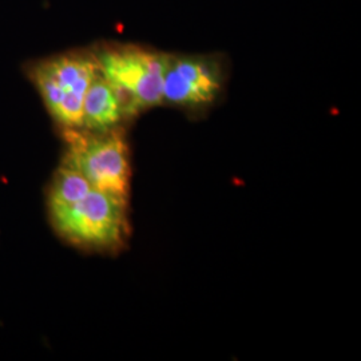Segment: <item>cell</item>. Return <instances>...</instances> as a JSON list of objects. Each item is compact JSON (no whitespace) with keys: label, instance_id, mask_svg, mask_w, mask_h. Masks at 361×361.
<instances>
[{"label":"cell","instance_id":"1","mask_svg":"<svg viewBox=\"0 0 361 361\" xmlns=\"http://www.w3.org/2000/svg\"><path fill=\"white\" fill-rule=\"evenodd\" d=\"M47 212L56 234L80 249L116 250L129 234L128 198L95 188L75 202Z\"/></svg>","mask_w":361,"mask_h":361},{"label":"cell","instance_id":"2","mask_svg":"<svg viewBox=\"0 0 361 361\" xmlns=\"http://www.w3.org/2000/svg\"><path fill=\"white\" fill-rule=\"evenodd\" d=\"M94 56L99 71L113 85L126 118L164 104L168 54L116 46L101 49Z\"/></svg>","mask_w":361,"mask_h":361},{"label":"cell","instance_id":"3","mask_svg":"<svg viewBox=\"0 0 361 361\" xmlns=\"http://www.w3.org/2000/svg\"><path fill=\"white\" fill-rule=\"evenodd\" d=\"M98 71L94 54L70 52L34 63L28 77L54 121L65 130H77L85 95Z\"/></svg>","mask_w":361,"mask_h":361},{"label":"cell","instance_id":"4","mask_svg":"<svg viewBox=\"0 0 361 361\" xmlns=\"http://www.w3.org/2000/svg\"><path fill=\"white\" fill-rule=\"evenodd\" d=\"M65 135L62 165L77 170L95 189L129 198V146L121 130H65Z\"/></svg>","mask_w":361,"mask_h":361},{"label":"cell","instance_id":"5","mask_svg":"<svg viewBox=\"0 0 361 361\" xmlns=\"http://www.w3.org/2000/svg\"><path fill=\"white\" fill-rule=\"evenodd\" d=\"M224 85L222 67L210 56L169 55L164 102L180 107L212 104Z\"/></svg>","mask_w":361,"mask_h":361},{"label":"cell","instance_id":"6","mask_svg":"<svg viewBox=\"0 0 361 361\" xmlns=\"http://www.w3.org/2000/svg\"><path fill=\"white\" fill-rule=\"evenodd\" d=\"M126 118L113 85L101 71L92 79L83 99L80 130L104 133L118 129Z\"/></svg>","mask_w":361,"mask_h":361},{"label":"cell","instance_id":"7","mask_svg":"<svg viewBox=\"0 0 361 361\" xmlns=\"http://www.w3.org/2000/svg\"><path fill=\"white\" fill-rule=\"evenodd\" d=\"M92 188L90 182L77 170L61 164L47 190V209L73 204L89 193Z\"/></svg>","mask_w":361,"mask_h":361}]
</instances>
